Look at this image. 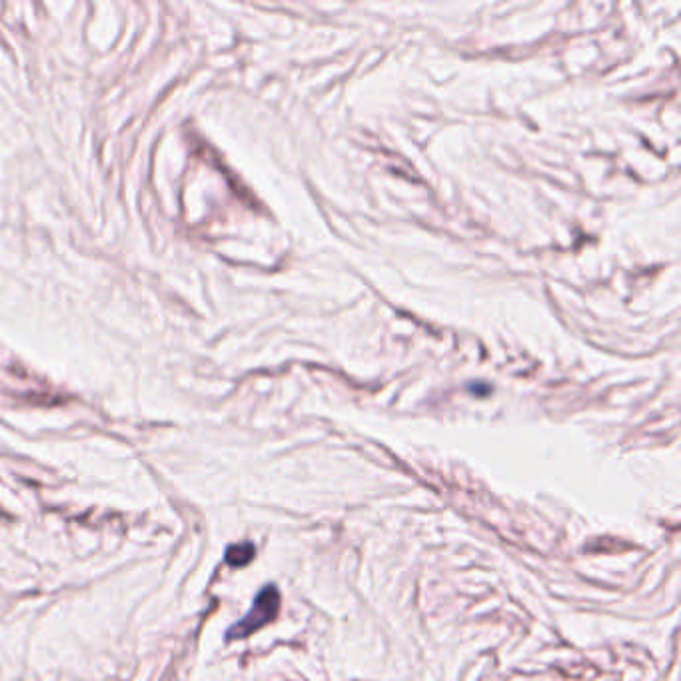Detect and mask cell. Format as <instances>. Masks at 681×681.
Here are the masks:
<instances>
[{
    "label": "cell",
    "mask_w": 681,
    "mask_h": 681,
    "mask_svg": "<svg viewBox=\"0 0 681 681\" xmlns=\"http://www.w3.org/2000/svg\"><path fill=\"white\" fill-rule=\"evenodd\" d=\"M252 558H254V546H252L250 542L230 546L228 552H226V562H228L232 568H242V566L250 564Z\"/></svg>",
    "instance_id": "2"
},
{
    "label": "cell",
    "mask_w": 681,
    "mask_h": 681,
    "mask_svg": "<svg viewBox=\"0 0 681 681\" xmlns=\"http://www.w3.org/2000/svg\"><path fill=\"white\" fill-rule=\"evenodd\" d=\"M280 608V596L278 590L274 586H266L254 600L252 610L246 614V618H242L238 624H234L228 632V640H240L246 638L254 632H258L260 628H264L266 624H270Z\"/></svg>",
    "instance_id": "1"
}]
</instances>
